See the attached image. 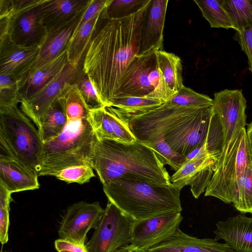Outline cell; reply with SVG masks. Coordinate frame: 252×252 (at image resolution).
<instances>
[{
	"mask_svg": "<svg viewBox=\"0 0 252 252\" xmlns=\"http://www.w3.org/2000/svg\"><path fill=\"white\" fill-rule=\"evenodd\" d=\"M149 2L138 12L109 19L104 10L83 58L82 68L106 106L117 93L129 63L138 54Z\"/></svg>",
	"mask_w": 252,
	"mask_h": 252,
	"instance_id": "6da1fadb",
	"label": "cell"
},
{
	"mask_svg": "<svg viewBox=\"0 0 252 252\" xmlns=\"http://www.w3.org/2000/svg\"><path fill=\"white\" fill-rule=\"evenodd\" d=\"M92 166L102 185L122 178H139L160 185L171 184L168 172L155 151L137 140L126 143L97 138Z\"/></svg>",
	"mask_w": 252,
	"mask_h": 252,
	"instance_id": "7a4b0ae2",
	"label": "cell"
},
{
	"mask_svg": "<svg viewBox=\"0 0 252 252\" xmlns=\"http://www.w3.org/2000/svg\"><path fill=\"white\" fill-rule=\"evenodd\" d=\"M102 185L108 201L135 220L183 210L181 190L171 183L160 185L139 178H122Z\"/></svg>",
	"mask_w": 252,
	"mask_h": 252,
	"instance_id": "3957f363",
	"label": "cell"
},
{
	"mask_svg": "<svg viewBox=\"0 0 252 252\" xmlns=\"http://www.w3.org/2000/svg\"><path fill=\"white\" fill-rule=\"evenodd\" d=\"M96 140L90 117L67 120L60 134L43 143L38 176H54L59 171L74 165L92 166Z\"/></svg>",
	"mask_w": 252,
	"mask_h": 252,
	"instance_id": "277c9868",
	"label": "cell"
},
{
	"mask_svg": "<svg viewBox=\"0 0 252 252\" xmlns=\"http://www.w3.org/2000/svg\"><path fill=\"white\" fill-rule=\"evenodd\" d=\"M43 145L38 129L21 109L16 106L0 110V155L20 161L38 174Z\"/></svg>",
	"mask_w": 252,
	"mask_h": 252,
	"instance_id": "5b68a950",
	"label": "cell"
},
{
	"mask_svg": "<svg viewBox=\"0 0 252 252\" xmlns=\"http://www.w3.org/2000/svg\"><path fill=\"white\" fill-rule=\"evenodd\" d=\"M246 103L239 90L225 89L214 94L206 143L216 162L231 140L245 127Z\"/></svg>",
	"mask_w": 252,
	"mask_h": 252,
	"instance_id": "8992f818",
	"label": "cell"
},
{
	"mask_svg": "<svg viewBox=\"0 0 252 252\" xmlns=\"http://www.w3.org/2000/svg\"><path fill=\"white\" fill-rule=\"evenodd\" d=\"M252 162V154L244 127L231 140L215 163L204 196L216 197L226 203H232L238 180Z\"/></svg>",
	"mask_w": 252,
	"mask_h": 252,
	"instance_id": "52a82bcc",
	"label": "cell"
},
{
	"mask_svg": "<svg viewBox=\"0 0 252 252\" xmlns=\"http://www.w3.org/2000/svg\"><path fill=\"white\" fill-rule=\"evenodd\" d=\"M157 52L151 51L133 57L123 76L114 98L148 97L164 103L175 94L163 79L158 64Z\"/></svg>",
	"mask_w": 252,
	"mask_h": 252,
	"instance_id": "ba28073f",
	"label": "cell"
},
{
	"mask_svg": "<svg viewBox=\"0 0 252 252\" xmlns=\"http://www.w3.org/2000/svg\"><path fill=\"white\" fill-rule=\"evenodd\" d=\"M202 108L181 107L166 102L145 113L128 115L127 120L136 140L145 145L164 140L165 136L183 122L195 115Z\"/></svg>",
	"mask_w": 252,
	"mask_h": 252,
	"instance_id": "9c48e42d",
	"label": "cell"
},
{
	"mask_svg": "<svg viewBox=\"0 0 252 252\" xmlns=\"http://www.w3.org/2000/svg\"><path fill=\"white\" fill-rule=\"evenodd\" d=\"M135 220L108 201L97 226L86 245L89 252H114L130 245Z\"/></svg>",
	"mask_w": 252,
	"mask_h": 252,
	"instance_id": "30bf717a",
	"label": "cell"
},
{
	"mask_svg": "<svg viewBox=\"0 0 252 252\" xmlns=\"http://www.w3.org/2000/svg\"><path fill=\"white\" fill-rule=\"evenodd\" d=\"M82 65L68 63L60 73L31 97L23 100L21 109L38 129L44 116L50 107L57 101L66 84L74 83Z\"/></svg>",
	"mask_w": 252,
	"mask_h": 252,
	"instance_id": "8fae6325",
	"label": "cell"
},
{
	"mask_svg": "<svg viewBox=\"0 0 252 252\" xmlns=\"http://www.w3.org/2000/svg\"><path fill=\"white\" fill-rule=\"evenodd\" d=\"M104 209L98 202L81 201L69 206L58 230L61 239L84 245L86 235L97 226Z\"/></svg>",
	"mask_w": 252,
	"mask_h": 252,
	"instance_id": "7c38bea8",
	"label": "cell"
},
{
	"mask_svg": "<svg viewBox=\"0 0 252 252\" xmlns=\"http://www.w3.org/2000/svg\"><path fill=\"white\" fill-rule=\"evenodd\" d=\"M183 217L180 212L165 213L142 220H135L130 245L147 250L170 238L179 228Z\"/></svg>",
	"mask_w": 252,
	"mask_h": 252,
	"instance_id": "4fadbf2b",
	"label": "cell"
},
{
	"mask_svg": "<svg viewBox=\"0 0 252 252\" xmlns=\"http://www.w3.org/2000/svg\"><path fill=\"white\" fill-rule=\"evenodd\" d=\"M212 113V105L201 108L168 133L164 140L175 152L186 157L206 141Z\"/></svg>",
	"mask_w": 252,
	"mask_h": 252,
	"instance_id": "5bb4252c",
	"label": "cell"
},
{
	"mask_svg": "<svg viewBox=\"0 0 252 252\" xmlns=\"http://www.w3.org/2000/svg\"><path fill=\"white\" fill-rule=\"evenodd\" d=\"M42 2L12 18L10 35L16 44L26 47H40L46 39L47 32L41 16Z\"/></svg>",
	"mask_w": 252,
	"mask_h": 252,
	"instance_id": "9a60e30c",
	"label": "cell"
},
{
	"mask_svg": "<svg viewBox=\"0 0 252 252\" xmlns=\"http://www.w3.org/2000/svg\"><path fill=\"white\" fill-rule=\"evenodd\" d=\"M39 48L18 45L10 35L0 38V74L20 78L32 67Z\"/></svg>",
	"mask_w": 252,
	"mask_h": 252,
	"instance_id": "2e32d148",
	"label": "cell"
},
{
	"mask_svg": "<svg viewBox=\"0 0 252 252\" xmlns=\"http://www.w3.org/2000/svg\"><path fill=\"white\" fill-rule=\"evenodd\" d=\"M168 0H151L144 22L137 55L163 50V30Z\"/></svg>",
	"mask_w": 252,
	"mask_h": 252,
	"instance_id": "e0dca14e",
	"label": "cell"
},
{
	"mask_svg": "<svg viewBox=\"0 0 252 252\" xmlns=\"http://www.w3.org/2000/svg\"><path fill=\"white\" fill-rule=\"evenodd\" d=\"M216 240H223L236 252H252V218L243 215L229 218L216 224Z\"/></svg>",
	"mask_w": 252,
	"mask_h": 252,
	"instance_id": "ac0fdd59",
	"label": "cell"
},
{
	"mask_svg": "<svg viewBox=\"0 0 252 252\" xmlns=\"http://www.w3.org/2000/svg\"><path fill=\"white\" fill-rule=\"evenodd\" d=\"M147 252H236L226 243L210 238H198L178 228L166 241L147 250Z\"/></svg>",
	"mask_w": 252,
	"mask_h": 252,
	"instance_id": "d6986e66",
	"label": "cell"
},
{
	"mask_svg": "<svg viewBox=\"0 0 252 252\" xmlns=\"http://www.w3.org/2000/svg\"><path fill=\"white\" fill-rule=\"evenodd\" d=\"M91 0H44L41 20L47 35L64 26L87 7Z\"/></svg>",
	"mask_w": 252,
	"mask_h": 252,
	"instance_id": "ffe728a7",
	"label": "cell"
},
{
	"mask_svg": "<svg viewBox=\"0 0 252 252\" xmlns=\"http://www.w3.org/2000/svg\"><path fill=\"white\" fill-rule=\"evenodd\" d=\"M38 174L23 163L0 155V184L12 193L39 189Z\"/></svg>",
	"mask_w": 252,
	"mask_h": 252,
	"instance_id": "44dd1931",
	"label": "cell"
},
{
	"mask_svg": "<svg viewBox=\"0 0 252 252\" xmlns=\"http://www.w3.org/2000/svg\"><path fill=\"white\" fill-rule=\"evenodd\" d=\"M68 63V54L65 50L53 61L38 68H31L21 77L19 94L21 102L41 89L54 78Z\"/></svg>",
	"mask_w": 252,
	"mask_h": 252,
	"instance_id": "7402d4cb",
	"label": "cell"
},
{
	"mask_svg": "<svg viewBox=\"0 0 252 252\" xmlns=\"http://www.w3.org/2000/svg\"><path fill=\"white\" fill-rule=\"evenodd\" d=\"M86 9L70 22L47 35L40 46L38 54L32 68H38L49 63L66 50Z\"/></svg>",
	"mask_w": 252,
	"mask_h": 252,
	"instance_id": "603a6c76",
	"label": "cell"
},
{
	"mask_svg": "<svg viewBox=\"0 0 252 252\" xmlns=\"http://www.w3.org/2000/svg\"><path fill=\"white\" fill-rule=\"evenodd\" d=\"M103 11L84 24L72 35L66 49L68 62L71 64L76 66L82 65L83 58Z\"/></svg>",
	"mask_w": 252,
	"mask_h": 252,
	"instance_id": "cb8c5ba5",
	"label": "cell"
},
{
	"mask_svg": "<svg viewBox=\"0 0 252 252\" xmlns=\"http://www.w3.org/2000/svg\"><path fill=\"white\" fill-rule=\"evenodd\" d=\"M156 55L158 67L166 84L172 91L176 93L184 86L180 58L164 50L158 51Z\"/></svg>",
	"mask_w": 252,
	"mask_h": 252,
	"instance_id": "d4e9b609",
	"label": "cell"
},
{
	"mask_svg": "<svg viewBox=\"0 0 252 252\" xmlns=\"http://www.w3.org/2000/svg\"><path fill=\"white\" fill-rule=\"evenodd\" d=\"M57 100L63 107L67 120L86 119L90 117V110L74 83L65 85Z\"/></svg>",
	"mask_w": 252,
	"mask_h": 252,
	"instance_id": "484cf974",
	"label": "cell"
},
{
	"mask_svg": "<svg viewBox=\"0 0 252 252\" xmlns=\"http://www.w3.org/2000/svg\"><path fill=\"white\" fill-rule=\"evenodd\" d=\"M67 122L64 109L57 100L50 107L44 116L38 129L43 142L49 141L60 134Z\"/></svg>",
	"mask_w": 252,
	"mask_h": 252,
	"instance_id": "4316f807",
	"label": "cell"
},
{
	"mask_svg": "<svg viewBox=\"0 0 252 252\" xmlns=\"http://www.w3.org/2000/svg\"><path fill=\"white\" fill-rule=\"evenodd\" d=\"M236 32L252 27V0H221Z\"/></svg>",
	"mask_w": 252,
	"mask_h": 252,
	"instance_id": "83f0119b",
	"label": "cell"
},
{
	"mask_svg": "<svg viewBox=\"0 0 252 252\" xmlns=\"http://www.w3.org/2000/svg\"><path fill=\"white\" fill-rule=\"evenodd\" d=\"M214 158L210 154L203 157L185 160L180 168L170 177V182L176 188L181 189L189 184L200 171L208 165L215 163Z\"/></svg>",
	"mask_w": 252,
	"mask_h": 252,
	"instance_id": "f1b7e54d",
	"label": "cell"
},
{
	"mask_svg": "<svg viewBox=\"0 0 252 252\" xmlns=\"http://www.w3.org/2000/svg\"><path fill=\"white\" fill-rule=\"evenodd\" d=\"M203 17L211 28L233 29L234 27L221 0H194Z\"/></svg>",
	"mask_w": 252,
	"mask_h": 252,
	"instance_id": "f546056e",
	"label": "cell"
},
{
	"mask_svg": "<svg viewBox=\"0 0 252 252\" xmlns=\"http://www.w3.org/2000/svg\"><path fill=\"white\" fill-rule=\"evenodd\" d=\"M162 104L159 100L148 97L123 96L113 98L110 106L117 108L122 113L136 115L149 111Z\"/></svg>",
	"mask_w": 252,
	"mask_h": 252,
	"instance_id": "4dcf8cb0",
	"label": "cell"
},
{
	"mask_svg": "<svg viewBox=\"0 0 252 252\" xmlns=\"http://www.w3.org/2000/svg\"><path fill=\"white\" fill-rule=\"evenodd\" d=\"M232 203L242 213H252V162L238 180L236 193Z\"/></svg>",
	"mask_w": 252,
	"mask_h": 252,
	"instance_id": "1f68e13d",
	"label": "cell"
},
{
	"mask_svg": "<svg viewBox=\"0 0 252 252\" xmlns=\"http://www.w3.org/2000/svg\"><path fill=\"white\" fill-rule=\"evenodd\" d=\"M20 81L14 75L0 74V110L16 107L21 102Z\"/></svg>",
	"mask_w": 252,
	"mask_h": 252,
	"instance_id": "d6a6232c",
	"label": "cell"
},
{
	"mask_svg": "<svg viewBox=\"0 0 252 252\" xmlns=\"http://www.w3.org/2000/svg\"><path fill=\"white\" fill-rule=\"evenodd\" d=\"M167 102L178 106L204 108L213 105V99L184 86Z\"/></svg>",
	"mask_w": 252,
	"mask_h": 252,
	"instance_id": "836d02e7",
	"label": "cell"
},
{
	"mask_svg": "<svg viewBox=\"0 0 252 252\" xmlns=\"http://www.w3.org/2000/svg\"><path fill=\"white\" fill-rule=\"evenodd\" d=\"M105 108L116 140L126 143L136 141L137 140L131 131L125 116L115 107L109 106Z\"/></svg>",
	"mask_w": 252,
	"mask_h": 252,
	"instance_id": "e575fe53",
	"label": "cell"
},
{
	"mask_svg": "<svg viewBox=\"0 0 252 252\" xmlns=\"http://www.w3.org/2000/svg\"><path fill=\"white\" fill-rule=\"evenodd\" d=\"M150 0H111L104 9L109 19H120L135 13L146 5Z\"/></svg>",
	"mask_w": 252,
	"mask_h": 252,
	"instance_id": "d590c367",
	"label": "cell"
},
{
	"mask_svg": "<svg viewBox=\"0 0 252 252\" xmlns=\"http://www.w3.org/2000/svg\"><path fill=\"white\" fill-rule=\"evenodd\" d=\"M74 83L77 86L90 110L106 106L89 77L82 67Z\"/></svg>",
	"mask_w": 252,
	"mask_h": 252,
	"instance_id": "8d00e7d4",
	"label": "cell"
},
{
	"mask_svg": "<svg viewBox=\"0 0 252 252\" xmlns=\"http://www.w3.org/2000/svg\"><path fill=\"white\" fill-rule=\"evenodd\" d=\"M93 168L90 165H78L63 168L54 176L67 184L75 183L83 184L90 181L95 177Z\"/></svg>",
	"mask_w": 252,
	"mask_h": 252,
	"instance_id": "74e56055",
	"label": "cell"
},
{
	"mask_svg": "<svg viewBox=\"0 0 252 252\" xmlns=\"http://www.w3.org/2000/svg\"><path fill=\"white\" fill-rule=\"evenodd\" d=\"M90 119L97 139L117 141L105 106L90 110Z\"/></svg>",
	"mask_w": 252,
	"mask_h": 252,
	"instance_id": "f35d334b",
	"label": "cell"
},
{
	"mask_svg": "<svg viewBox=\"0 0 252 252\" xmlns=\"http://www.w3.org/2000/svg\"><path fill=\"white\" fill-rule=\"evenodd\" d=\"M155 151L163 163L178 170L185 162L186 157L175 152L164 141L161 140L146 145Z\"/></svg>",
	"mask_w": 252,
	"mask_h": 252,
	"instance_id": "ab89813d",
	"label": "cell"
},
{
	"mask_svg": "<svg viewBox=\"0 0 252 252\" xmlns=\"http://www.w3.org/2000/svg\"><path fill=\"white\" fill-rule=\"evenodd\" d=\"M12 193L0 184V241L2 245L8 241L9 205L12 200Z\"/></svg>",
	"mask_w": 252,
	"mask_h": 252,
	"instance_id": "60d3db41",
	"label": "cell"
},
{
	"mask_svg": "<svg viewBox=\"0 0 252 252\" xmlns=\"http://www.w3.org/2000/svg\"><path fill=\"white\" fill-rule=\"evenodd\" d=\"M215 163H211L200 171L190 182L193 196L197 199L208 187L214 171Z\"/></svg>",
	"mask_w": 252,
	"mask_h": 252,
	"instance_id": "b9f144b4",
	"label": "cell"
},
{
	"mask_svg": "<svg viewBox=\"0 0 252 252\" xmlns=\"http://www.w3.org/2000/svg\"><path fill=\"white\" fill-rule=\"evenodd\" d=\"M111 0H91L77 26L74 33L77 32L84 24L97 14L101 12L107 6Z\"/></svg>",
	"mask_w": 252,
	"mask_h": 252,
	"instance_id": "7bdbcfd3",
	"label": "cell"
},
{
	"mask_svg": "<svg viewBox=\"0 0 252 252\" xmlns=\"http://www.w3.org/2000/svg\"><path fill=\"white\" fill-rule=\"evenodd\" d=\"M234 39L239 44L248 58L249 70L252 72V27L240 32H236Z\"/></svg>",
	"mask_w": 252,
	"mask_h": 252,
	"instance_id": "ee69618b",
	"label": "cell"
},
{
	"mask_svg": "<svg viewBox=\"0 0 252 252\" xmlns=\"http://www.w3.org/2000/svg\"><path fill=\"white\" fill-rule=\"evenodd\" d=\"M54 245L58 252L62 250H68L72 252H89L86 245L63 239L59 238L55 240Z\"/></svg>",
	"mask_w": 252,
	"mask_h": 252,
	"instance_id": "f6af8a7d",
	"label": "cell"
},
{
	"mask_svg": "<svg viewBox=\"0 0 252 252\" xmlns=\"http://www.w3.org/2000/svg\"><path fill=\"white\" fill-rule=\"evenodd\" d=\"M246 133L249 143L251 153L252 154V122L248 125Z\"/></svg>",
	"mask_w": 252,
	"mask_h": 252,
	"instance_id": "bcb514c9",
	"label": "cell"
},
{
	"mask_svg": "<svg viewBox=\"0 0 252 252\" xmlns=\"http://www.w3.org/2000/svg\"><path fill=\"white\" fill-rule=\"evenodd\" d=\"M114 252H137L136 248L132 245H128L125 247H122Z\"/></svg>",
	"mask_w": 252,
	"mask_h": 252,
	"instance_id": "7dc6e473",
	"label": "cell"
},
{
	"mask_svg": "<svg viewBox=\"0 0 252 252\" xmlns=\"http://www.w3.org/2000/svg\"><path fill=\"white\" fill-rule=\"evenodd\" d=\"M137 252H147V250L144 249H136Z\"/></svg>",
	"mask_w": 252,
	"mask_h": 252,
	"instance_id": "c3c4849f",
	"label": "cell"
},
{
	"mask_svg": "<svg viewBox=\"0 0 252 252\" xmlns=\"http://www.w3.org/2000/svg\"><path fill=\"white\" fill-rule=\"evenodd\" d=\"M58 252H72L70 251H68V250H62V251H58Z\"/></svg>",
	"mask_w": 252,
	"mask_h": 252,
	"instance_id": "681fc988",
	"label": "cell"
},
{
	"mask_svg": "<svg viewBox=\"0 0 252 252\" xmlns=\"http://www.w3.org/2000/svg\"><path fill=\"white\" fill-rule=\"evenodd\" d=\"M2 252V251H1V252Z\"/></svg>",
	"mask_w": 252,
	"mask_h": 252,
	"instance_id": "f907efd6",
	"label": "cell"
}]
</instances>
